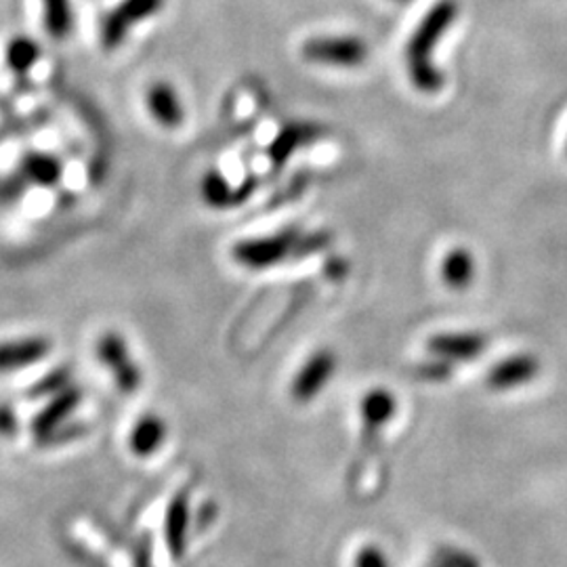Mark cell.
I'll return each instance as SVG.
<instances>
[{"instance_id": "obj_2", "label": "cell", "mask_w": 567, "mask_h": 567, "mask_svg": "<svg viewBox=\"0 0 567 567\" xmlns=\"http://www.w3.org/2000/svg\"><path fill=\"white\" fill-rule=\"evenodd\" d=\"M298 236H301V231L291 227V229L270 233V236L240 240L231 247V259L249 272L272 270L275 265L284 263L286 259L295 257Z\"/></svg>"}, {"instance_id": "obj_18", "label": "cell", "mask_w": 567, "mask_h": 567, "mask_svg": "<svg viewBox=\"0 0 567 567\" xmlns=\"http://www.w3.org/2000/svg\"><path fill=\"white\" fill-rule=\"evenodd\" d=\"M7 57V66L18 72V74H25L28 69L39 62L41 57V46L36 41L28 39V36H15L4 51Z\"/></svg>"}, {"instance_id": "obj_11", "label": "cell", "mask_w": 567, "mask_h": 567, "mask_svg": "<svg viewBox=\"0 0 567 567\" xmlns=\"http://www.w3.org/2000/svg\"><path fill=\"white\" fill-rule=\"evenodd\" d=\"M53 351V340L43 335L0 342V372L20 370L25 366L43 362Z\"/></svg>"}, {"instance_id": "obj_13", "label": "cell", "mask_w": 567, "mask_h": 567, "mask_svg": "<svg viewBox=\"0 0 567 567\" xmlns=\"http://www.w3.org/2000/svg\"><path fill=\"white\" fill-rule=\"evenodd\" d=\"M477 263L473 252L465 247H454L441 259L439 275L448 288L456 293L467 291L476 280Z\"/></svg>"}, {"instance_id": "obj_17", "label": "cell", "mask_w": 567, "mask_h": 567, "mask_svg": "<svg viewBox=\"0 0 567 567\" xmlns=\"http://www.w3.org/2000/svg\"><path fill=\"white\" fill-rule=\"evenodd\" d=\"M43 23L51 39L64 41L74 28L72 0H43Z\"/></svg>"}, {"instance_id": "obj_19", "label": "cell", "mask_w": 567, "mask_h": 567, "mask_svg": "<svg viewBox=\"0 0 567 567\" xmlns=\"http://www.w3.org/2000/svg\"><path fill=\"white\" fill-rule=\"evenodd\" d=\"M23 173L34 183L53 185L59 179L62 166H59V160L53 159L51 154H32L23 162Z\"/></svg>"}, {"instance_id": "obj_7", "label": "cell", "mask_w": 567, "mask_h": 567, "mask_svg": "<svg viewBox=\"0 0 567 567\" xmlns=\"http://www.w3.org/2000/svg\"><path fill=\"white\" fill-rule=\"evenodd\" d=\"M397 412V400L385 386L370 389L360 402V421H362V452L377 450L379 437Z\"/></svg>"}, {"instance_id": "obj_12", "label": "cell", "mask_w": 567, "mask_h": 567, "mask_svg": "<svg viewBox=\"0 0 567 567\" xmlns=\"http://www.w3.org/2000/svg\"><path fill=\"white\" fill-rule=\"evenodd\" d=\"M83 400V391L78 386L69 385L57 393H53V400L46 404V408L34 418V433L39 437H46L55 432L62 423H66L69 414L76 410Z\"/></svg>"}, {"instance_id": "obj_1", "label": "cell", "mask_w": 567, "mask_h": 567, "mask_svg": "<svg viewBox=\"0 0 567 567\" xmlns=\"http://www.w3.org/2000/svg\"><path fill=\"white\" fill-rule=\"evenodd\" d=\"M458 18L456 0H439L414 30L406 46V68L412 87L423 95H435L444 89V74L435 66L433 53L441 36L452 28Z\"/></svg>"}, {"instance_id": "obj_8", "label": "cell", "mask_w": 567, "mask_h": 567, "mask_svg": "<svg viewBox=\"0 0 567 567\" xmlns=\"http://www.w3.org/2000/svg\"><path fill=\"white\" fill-rule=\"evenodd\" d=\"M145 112L164 131H179L187 118L182 95L168 80H154L145 89Z\"/></svg>"}, {"instance_id": "obj_21", "label": "cell", "mask_w": 567, "mask_h": 567, "mask_svg": "<svg viewBox=\"0 0 567 567\" xmlns=\"http://www.w3.org/2000/svg\"><path fill=\"white\" fill-rule=\"evenodd\" d=\"M353 567H393L381 546L366 545L356 553Z\"/></svg>"}, {"instance_id": "obj_4", "label": "cell", "mask_w": 567, "mask_h": 567, "mask_svg": "<svg viewBox=\"0 0 567 567\" xmlns=\"http://www.w3.org/2000/svg\"><path fill=\"white\" fill-rule=\"evenodd\" d=\"M309 64L332 68H358L368 59V45L360 36H316L301 46Z\"/></svg>"}, {"instance_id": "obj_22", "label": "cell", "mask_w": 567, "mask_h": 567, "mask_svg": "<svg viewBox=\"0 0 567 567\" xmlns=\"http://www.w3.org/2000/svg\"><path fill=\"white\" fill-rule=\"evenodd\" d=\"M72 385L69 383L68 368H57L48 377H45L39 385L34 386V395H45V393H57L62 389Z\"/></svg>"}, {"instance_id": "obj_23", "label": "cell", "mask_w": 567, "mask_h": 567, "mask_svg": "<svg viewBox=\"0 0 567 567\" xmlns=\"http://www.w3.org/2000/svg\"><path fill=\"white\" fill-rule=\"evenodd\" d=\"M427 567H441V566H439V564H435V561H432V559H429V564H427Z\"/></svg>"}, {"instance_id": "obj_5", "label": "cell", "mask_w": 567, "mask_h": 567, "mask_svg": "<svg viewBox=\"0 0 567 567\" xmlns=\"http://www.w3.org/2000/svg\"><path fill=\"white\" fill-rule=\"evenodd\" d=\"M337 368H339V356L332 349L321 347L318 351H314L296 370L291 381V400L295 404L314 402L326 385L335 379Z\"/></svg>"}, {"instance_id": "obj_10", "label": "cell", "mask_w": 567, "mask_h": 567, "mask_svg": "<svg viewBox=\"0 0 567 567\" xmlns=\"http://www.w3.org/2000/svg\"><path fill=\"white\" fill-rule=\"evenodd\" d=\"M490 339L476 330L460 332H439L427 340V351L446 362H476L477 358L488 349Z\"/></svg>"}, {"instance_id": "obj_9", "label": "cell", "mask_w": 567, "mask_h": 567, "mask_svg": "<svg viewBox=\"0 0 567 567\" xmlns=\"http://www.w3.org/2000/svg\"><path fill=\"white\" fill-rule=\"evenodd\" d=\"M541 358L534 353H513L494 363L486 374V385L497 393L520 389L532 383L541 374Z\"/></svg>"}, {"instance_id": "obj_15", "label": "cell", "mask_w": 567, "mask_h": 567, "mask_svg": "<svg viewBox=\"0 0 567 567\" xmlns=\"http://www.w3.org/2000/svg\"><path fill=\"white\" fill-rule=\"evenodd\" d=\"M187 527H189V502L185 494H177L168 504L166 511V545L173 557H182L185 553V541H187Z\"/></svg>"}, {"instance_id": "obj_24", "label": "cell", "mask_w": 567, "mask_h": 567, "mask_svg": "<svg viewBox=\"0 0 567 567\" xmlns=\"http://www.w3.org/2000/svg\"><path fill=\"white\" fill-rule=\"evenodd\" d=\"M566 152H567V141H566Z\"/></svg>"}, {"instance_id": "obj_16", "label": "cell", "mask_w": 567, "mask_h": 567, "mask_svg": "<svg viewBox=\"0 0 567 567\" xmlns=\"http://www.w3.org/2000/svg\"><path fill=\"white\" fill-rule=\"evenodd\" d=\"M200 196L210 208H229L238 203V192L229 185L226 175L217 168L206 171L200 182Z\"/></svg>"}, {"instance_id": "obj_20", "label": "cell", "mask_w": 567, "mask_h": 567, "mask_svg": "<svg viewBox=\"0 0 567 567\" xmlns=\"http://www.w3.org/2000/svg\"><path fill=\"white\" fill-rule=\"evenodd\" d=\"M452 372L454 363L446 362L441 358H435V356L414 368V377L418 381H425V383H444L452 377Z\"/></svg>"}, {"instance_id": "obj_14", "label": "cell", "mask_w": 567, "mask_h": 567, "mask_svg": "<svg viewBox=\"0 0 567 567\" xmlns=\"http://www.w3.org/2000/svg\"><path fill=\"white\" fill-rule=\"evenodd\" d=\"M166 435L168 427L164 418H160L159 414H143L129 435V448L139 458L152 456L164 446Z\"/></svg>"}, {"instance_id": "obj_6", "label": "cell", "mask_w": 567, "mask_h": 567, "mask_svg": "<svg viewBox=\"0 0 567 567\" xmlns=\"http://www.w3.org/2000/svg\"><path fill=\"white\" fill-rule=\"evenodd\" d=\"M164 7V0H122L112 9L101 23V46L113 51L127 41V34L143 22L150 20Z\"/></svg>"}, {"instance_id": "obj_3", "label": "cell", "mask_w": 567, "mask_h": 567, "mask_svg": "<svg viewBox=\"0 0 567 567\" xmlns=\"http://www.w3.org/2000/svg\"><path fill=\"white\" fill-rule=\"evenodd\" d=\"M95 356L110 372L120 393L135 395L143 385V370L127 342V337L118 330H103L95 340Z\"/></svg>"}]
</instances>
